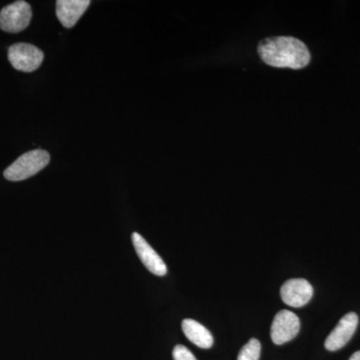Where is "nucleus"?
I'll return each instance as SVG.
<instances>
[{
    "instance_id": "nucleus-1",
    "label": "nucleus",
    "mask_w": 360,
    "mask_h": 360,
    "mask_svg": "<svg viewBox=\"0 0 360 360\" xmlns=\"http://www.w3.org/2000/svg\"><path fill=\"white\" fill-rule=\"evenodd\" d=\"M257 51L264 63L274 68L302 70L310 63L307 45L295 37H270L260 41Z\"/></svg>"
},
{
    "instance_id": "nucleus-2",
    "label": "nucleus",
    "mask_w": 360,
    "mask_h": 360,
    "mask_svg": "<svg viewBox=\"0 0 360 360\" xmlns=\"http://www.w3.org/2000/svg\"><path fill=\"white\" fill-rule=\"evenodd\" d=\"M49 161L51 155L47 151L42 149L28 151L4 170V177L11 181H21L30 179L46 167Z\"/></svg>"
},
{
    "instance_id": "nucleus-3",
    "label": "nucleus",
    "mask_w": 360,
    "mask_h": 360,
    "mask_svg": "<svg viewBox=\"0 0 360 360\" xmlns=\"http://www.w3.org/2000/svg\"><path fill=\"white\" fill-rule=\"evenodd\" d=\"M32 18L30 4L26 1H15L0 11V28L6 32H20L30 25Z\"/></svg>"
},
{
    "instance_id": "nucleus-4",
    "label": "nucleus",
    "mask_w": 360,
    "mask_h": 360,
    "mask_svg": "<svg viewBox=\"0 0 360 360\" xmlns=\"http://www.w3.org/2000/svg\"><path fill=\"white\" fill-rule=\"evenodd\" d=\"M44 52L34 45L30 44H15L8 49V59L16 70L23 72H32L41 65Z\"/></svg>"
},
{
    "instance_id": "nucleus-5",
    "label": "nucleus",
    "mask_w": 360,
    "mask_h": 360,
    "mask_svg": "<svg viewBox=\"0 0 360 360\" xmlns=\"http://www.w3.org/2000/svg\"><path fill=\"white\" fill-rule=\"evenodd\" d=\"M300 321L297 315L290 310H281L271 324V340L277 345L292 340L300 333Z\"/></svg>"
},
{
    "instance_id": "nucleus-6",
    "label": "nucleus",
    "mask_w": 360,
    "mask_h": 360,
    "mask_svg": "<svg viewBox=\"0 0 360 360\" xmlns=\"http://www.w3.org/2000/svg\"><path fill=\"white\" fill-rule=\"evenodd\" d=\"M281 296L285 304L291 307H302L314 296V288L307 279H290L281 286Z\"/></svg>"
},
{
    "instance_id": "nucleus-7",
    "label": "nucleus",
    "mask_w": 360,
    "mask_h": 360,
    "mask_svg": "<svg viewBox=\"0 0 360 360\" xmlns=\"http://www.w3.org/2000/svg\"><path fill=\"white\" fill-rule=\"evenodd\" d=\"M359 316L354 312H349L340 319L335 328L331 331L330 335L326 338V349L329 352H336L347 345L348 341L352 340L357 326H359Z\"/></svg>"
},
{
    "instance_id": "nucleus-8",
    "label": "nucleus",
    "mask_w": 360,
    "mask_h": 360,
    "mask_svg": "<svg viewBox=\"0 0 360 360\" xmlns=\"http://www.w3.org/2000/svg\"><path fill=\"white\" fill-rule=\"evenodd\" d=\"M131 239L137 255L144 266L155 276H165L167 272V265L148 241L137 232L132 233Z\"/></svg>"
},
{
    "instance_id": "nucleus-9",
    "label": "nucleus",
    "mask_w": 360,
    "mask_h": 360,
    "mask_svg": "<svg viewBox=\"0 0 360 360\" xmlns=\"http://www.w3.org/2000/svg\"><path fill=\"white\" fill-rule=\"evenodd\" d=\"M89 4V0H58L56 1V16L65 27H73Z\"/></svg>"
},
{
    "instance_id": "nucleus-10",
    "label": "nucleus",
    "mask_w": 360,
    "mask_h": 360,
    "mask_svg": "<svg viewBox=\"0 0 360 360\" xmlns=\"http://www.w3.org/2000/svg\"><path fill=\"white\" fill-rule=\"evenodd\" d=\"M182 330L187 340L191 341L196 347L208 349L212 347L213 336L207 328H205L200 322L193 319H184L182 321Z\"/></svg>"
},
{
    "instance_id": "nucleus-11",
    "label": "nucleus",
    "mask_w": 360,
    "mask_h": 360,
    "mask_svg": "<svg viewBox=\"0 0 360 360\" xmlns=\"http://www.w3.org/2000/svg\"><path fill=\"white\" fill-rule=\"evenodd\" d=\"M262 352V345L257 338H251L248 343L241 348L238 360H258Z\"/></svg>"
},
{
    "instance_id": "nucleus-12",
    "label": "nucleus",
    "mask_w": 360,
    "mask_h": 360,
    "mask_svg": "<svg viewBox=\"0 0 360 360\" xmlns=\"http://www.w3.org/2000/svg\"><path fill=\"white\" fill-rule=\"evenodd\" d=\"M172 356L174 360H198L188 348L180 345L174 347Z\"/></svg>"
},
{
    "instance_id": "nucleus-13",
    "label": "nucleus",
    "mask_w": 360,
    "mask_h": 360,
    "mask_svg": "<svg viewBox=\"0 0 360 360\" xmlns=\"http://www.w3.org/2000/svg\"><path fill=\"white\" fill-rule=\"evenodd\" d=\"M349 360H360V352H356L355 354H352Z\"/></svg>"
}]
</instances>
